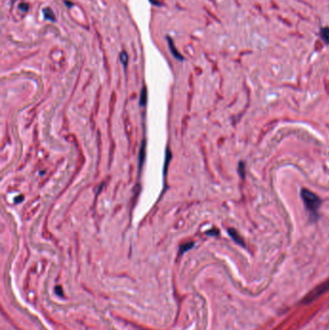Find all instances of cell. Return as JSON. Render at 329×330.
Here are the masks:
<instances>
[{"label":"cell","instance_id":"3957f363","mask_svg":"<svg viewBox=\"0 0 329 330\" xmlns=\"http://www.w3.org/2000/svg\"><path fill=\"white\" fill-rule=\"evenodd\" d=\"M228 232H229L230 236L232 237V239H233L237 244H239V245H241V246H243V247L245 246V241H244V239L240 236V234H239L235 229H229Z\"/></svg>","mask_w":329,"mask_h":330},{"label":"cell","instance_id":"8992f818","mask_svg":"<svg viewBox=\"0 0 329 330\" xmlns=\"http://www.w3.org/2000/svg\"><path fill=\"white\" fill-rule=\"evenodd\" d=\"M44 14H45V17L47 19H50V20H54L55 17H54V14L52 12L51 9L49 8H47V9H44Z\"/></svg>","mask_w":329,"mask_h":330},{"label":"cell","instance_id":"5b68a950","mask_svg":"<svg viewBox=\"0 0 329 330\" xmlns=\"http://www.w3.org/2000/svg\"><path fill=\"white\" fill-rule=\"evenodd\" d=\"M321 36L322 39L327 43L329 44V27H325L321 30Z\"/></svg>","mask_w":329,"mask_h":330},{"label":"cell","instance_id":"8fae6325","mask_svg":"<svg viewBox=\"0 0 329 330\" xmlns=\"http://www.w3.org/2000/svg\"><path fill=\"white\" fill-rule=\"evenodd\" d=\"M19 9L21 10V11H24V12H26L27 10H28V5L27 4H23V3H21L20 5H19Z\"/></svg>","mask_w":329,"mask_h":330},{"label":"cell","instance_id":"7a4b0ae2","mask_svg":"<svg viewBox=\"0 0 329 330\" xmlns=\"http://www.w3.org/2000/svg\"><path fill=\"white\" fill-rule=\"evenodd\" d=\"M328 291H329V279H328L326 282H324L323 284H321L320 286H318L317 288H315L314 290H312L302 300V303L304 304H309L313 301H315L318 297H320L321 296H323L324 294H326Z\"/></svg>","mask_w":329,"mask_h":330},{"label":"cell","instance_id":"277c9868","mask_svg":"<svg viewBox=\"0 0 329 330\" xmlns=\"http://www.w3.org/2000/svg\"><path fill=\"white\" fill-rule=\"evenodd\" d=\"M168 41H169V47H170V50H171V51H172L173 55H174L176 58H179L180 60H182V57H181V54L179 53V51H178V50H176V49L174 48V45H173V42H172V40L168 38Z\"/></svg>","mask_w":329,"mask_h":330},{"label":"cell","instance_id":"ba28073f","mask_svg":"<svg viewBox=\"0 0 329 330\" xmlns=\"http://www.w3.org/2000/svg\"><path fill=\"white\" fill-rule=\"evenodd\" d=\"M193 246H194V243H187V244L182 245V246L181 247V248H180V254H181V255L183 254L184 252H186V251L189 250L190 248H193Z\"/></svg>","mask_w":329,"mask_h":330},{"label":"cell","instance_id":"7c38bea8","mask_svg":"<svg viewBox=\"0 0 329 330\" xmlns=\"http://www.w3.org/2000/svg\"><path fill=\"white\" fill-rule=\"evenodd\" d=\"M55 290H56V293H57V295H59V296H62V295H63V293H62V292H63V290H62V288H61V287H59V286H58V287H56V289H55Z\"/></svg>","mask_w":329,"mask_h":330},{"label":"cell","instance_id":"6da1fadb","mask_svg":"<svg viewBox=\"0 0 329 330\" xmlns=\"http://www.w3.org/2000/svg\"><path fill=\"white\" fill-rule=\"evenodd\" d=\"M301 198L307 211L312 215H317L321 207V199L314 192L307 188H303L301 190Z\"/></svg>","mask_w":329,"mask_h":330},{"label":"cell","instance_id":"30bf717a","mask_svg":"<svg viewBox=\"0 0 329 330\" xmlns=\"http://www.w3.org/2000/svg\"><path fill=\"white\" fill-rule=\"evenodd\" d=\"M140 165H142V163H143V160H144V143L142 144V147H141V154H140Z\"/></svg>","mask_w":329,"mask_h":330},{"label":"cell","instance_id":"52a82bcc","mask_svg":"<svg viewBox=\"0 0 329 330\" xmlns=\"http://www.w3.org/2000/svg\"><path fill=\"white\" fill-rule=\"evenodd\" d=\"M146 102H147V90H146V88L144 87V88L142 89V91H141L140 104H141L142 106H144V105L146 104Z\"/></svg>","mask_w":329,"mask_h":330},{"label":"cell","instance_id":"9c48e42d","mask_svg":"<svg viewBox=\"0 0 329 330\" xmlns=\"http://www.w3.org/2000/svg\"><path fill=\"white\" fill-rule=\"evenodd\" d=\"M121 61H122V63L123 64H127V62H128V54H127V52H125V51H123L122 53H121Z\"/></svg>","mask_w":329,"mask_h":330}]
</instances>
